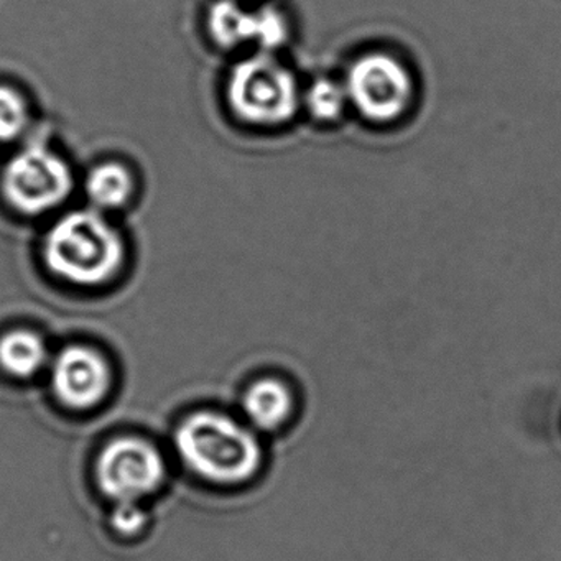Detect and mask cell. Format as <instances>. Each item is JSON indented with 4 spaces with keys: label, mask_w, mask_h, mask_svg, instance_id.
<instances>
[{
    "label": "cell",
    "mask_w": 561,
    "mask_h": 561,
    "mask_svg": "<svg viewBox=\"0 0 561 561\" xmlns=\"http://www.w3.org/2000/svg\"><path fill=\"white\" fill-rule=\"evenodd\" d=\"M208 27L222 48L248 47L251 54L255 51V9L244 8L238 0H218L209 11Z\"/></svg>",
    "instance_id": "30bf717a"
},
{
    "label": "cell",
    "mask_w": 561,
    "mask_h": 561,
    "mask_svg": "<svg viewBox=\"0 0 561 561\" xmlns=\"http://www.w3.org/2000/svg\"><path fill=\"white\" fill-rule=\"evenodd\" d=\"M165 476L162 453L146 439H114L96 461L98 485L114 504L142 502L162 488Z\"/></svg>",
    "instance_id": "8992f818"
},
{
    "label": "cell",
    "mask_w": 561,
    "mask_h": 561,
    "mask_svg": "<svg viewBox=\"0 0 561 561\" xmlns=\"http://www.w3.org/2000/svg\"><path fill=\"white\" fill-rule=\"evenodd\" d=\"M48 347L34 331L15 330L0 340V367L18 379H31L48 364Z\"/></svg>",
    "instance_id": "8fae6325"
},
{
    "label": "cell",
    "mask_w": 561,
    "mask_h": 561,
    "mask_svg": "<svg viewBox=\"0 0 561 561\" xmlns=\"http://www.w3.org/2000/svg\"><path fill=\"white\" fill-rule=\"evenodd\" d=\"M87 195L100 209H117L133 195V176L121 163H103L87 179Z\"/></svg>",
    "instance_id": "7c38bea8"
},
{
    "label": "cell",
    "mask_w": 561,
    "mask_h": 561,
    "mask_svg": "<svg viewBox=\"0 0 561 561\" xmlns=\"http://www.w3.org/2000/svg\"><path fill=\"white\" fill-rule=\"evenodd\" d=\"M173 442L183 465L209 484H249L265 461L259 433L249 423L215 410L186 416Z\"/></svg>",
    "instance_id": "6da1fadb"
},
{
    "label": "cell",
    "mask_w": 561,
    "mask_h": 561,
    "mask_svg": "<svg viewBox=\"0 0 561 561\" xmlns=\"http://www.w3.org/2000/svg\"><path fill=\"white\" fill-rule=\"evenodd\" d=\"M9 202L27 215L58 208L73 190L70 167L54 150L32 146L12 157L2 175Z\"/></svg>",
    "instance_id": "5b68a950"
},
{
    "label": "cell",
    "mask_w": 561,
    "mask_h": 561,
    "mask_svg": "<svg viewBox=\"0 0 561 561\" xmlns=\"http://www.w3.org/2000/svg\"><path fill=\"white\" fill-rule=\"evenodd\" d=\"M111 527L121 537H136L149 525V512L142 502H117L110 517Z\"/></svg>",
    "instance_id": "5bb4252c"
},
{
    "label": "cell",
    "mask_w": 561,
    "mask_h": 561,
    "mask_svg": "<svg viewBox=\"0 0 561 561\" xmlns=\"http://www.w3.org/2000/svg\"><path fill=\"white\" fill-rule=\"evenodd\" d=\"M110 364L88 346H68L51 363V386L61 403L75 410L100 405L110 392Z\"/></svg>",
    "instance_id": "52a82bcc"
},
{
    "label": "cell",
    "mask_w": 561,
    "mask_h": 561,
    "mask_svg": "<svg viewBox=\"0 0 561 561\" xmlns=\"http://www.w3.org/2000/svg\"><path fill=\"white\" fill-rule=\"evenodd\" d=\"M48 267L77 285H100L116 275L124 261V242L98 211L68 213L45 238Z\"/></svg>",
    "instance_id": "277c9868"
},
{
    "label": "cell",
    "mask_w": 561,
    "mask_h": 561,
    "mask_svg": "<svg viewBox=\"0 0 561 561\" xmlns=\"http://www.w3.org/2000/svg\"><path fill=\"white\" fill-rule=\"evenodd\" d=\"M304 78L284 54L252 51L232 67L226 98L234 116L254 129H287L301 116Z\"/></svg>",
    "instance_id": "3957f363"
},
{
    "label": "cell",
    "mask_w": 561,
    "mask_h": 561,
    "mask_svg": "<svg viewBox=\"0 0 561 561\" xmlns=\"http://www.w3.org/2000/svg\"><path fill=\"white\" fill-rule=\"evenodd\" d=\"M340 75L351 116L374 129H392L405 123L419 103V78L409 61L392 48L360 50Z\"/></svg>",
    "instance_id": "7a4b0ae2"
},
{
    "label": "cell",
    "mask_w": 561,
    "mask_h": 561,
    "mask_svg": "<svg viewBox=\"0 0 561 561\" xmlns=\"http://www.w3.org/2000/svg\"><path fill=\"white\" fill-rule=\"evenodd\" d=\"M301 116L318 126H337L351 116L350 100L340 73H318L304 80Z\"/></svg>",
    "instance_id": "9c48e42d"
},
{
    "label": "cell",
    "mask_w": 561,
    "mask_h": 561,
    "mask_svg": "<svg viewBox=\"0 0 561 561\" xmlns=\"http://www.w3.org/2000/svg\"><path fill=\"white\" fill-rule=\"evenodd\" d=\"M241 409L255 432L277 433L297 415V392L284 377H259L242 393Z\"/></svg>",
    "instance_id": "ba28073f"
},
{
    "label": "cell",
    "mask_w": 561,
    "mask_h": 561,
    "mask_svg": "<svg viewBox=\"0 0 561 561\" xmlns=\"http://www.w3.org/2000/svg\"><path fill=\"white\" fill-rule=\"evenodd\" d=\"M28 126V107L14 88L0 84V142H11Z\"/></svg>",
    "instance_id": "4fadbf2b"
}]
</instances>
